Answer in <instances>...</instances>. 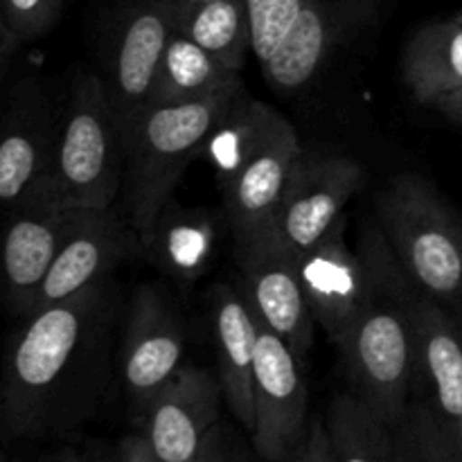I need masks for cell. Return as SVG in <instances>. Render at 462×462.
I'll return each mask as SVG.
<instances>
[{
	"label": "cell",
	"instance_id": "e0dca14e",
	"mask_svg": "<svg viewBox=\"0 0 462 462\" xmlns=\"http://www.w3.org/2000/svg\"><path fill=\"white\" fill-rule=\"evenodd\" d=\"M415 374L411 400L427 402L447 431L462 418V323L456 311L413 291Z\"/></svg>",
	"mask_w": 462,
	"mask_h": 462
},
{
	"label": "cell",
	"instance_id": "ac0fdd59",
	"mask_svg": "<svg viewBox=\"0 0 462 462\" xmlns=\"http://www.w3.org/2000/svg\"><path fill=\"white\" fill-rule=\"evenodd\" d=\"M346 226L343 217L320 242L298 255L311 314L334 343L346 337L368 291V266L359 251L347 246Z\"/></svg>",
	"mask_w": 462,
	"mask_h": 462
},
{
	"label": "cell",
	"instance_id": "836d02e7",
	"mask_svg": "<svg viewBox=\"0 0 462 462\" xmlns=\"http://www.w3.org/2000/svg\"><path fill=\"white\" fill-rule=\"evenodd\" d=\"M451 18H454V21H456V23H458V25H462V12H458V14H454V16H451Z\"/></svg>",
	"mask_w": 462,
	"mask_h": 462
},
{
	"label": "cell",
	"instance_id": "52a82bcc",
	"mask_svg": "<svg viewBox=\"0 0 462 462\" xmlns=\"http://www.w3.org/2000/svg\"><path fill=\"white\" fill-rule=\"evenodd\" d=\"M235 257L242 271L239 287L253 314L307 361L314 346L316 319L302 287L298 253L269 226L235 244Z\"/></svg>",
	"mask_w": 462,
	"mask_h": 462
},
{
	"label": "cell",
	"instance_id": "9c48e42d",
	"mask_svg": "<svg viewBox=\"0 0 462 462\" xmlns=\"http://www.w3.org/2000/svg\"><path fill=\"white\" fill-rule=\"evenodd\" d=\"M364 183V165L352 156L302 152L273 219V230L300 255L346 217L347 203Z\"/></svg>",
	"mask_w": 462,
	"mask_h": 462
},
{
	"label": "cell",
	"instance_id": "4dcf8cb0",
	"mask_svg": "<svg viewBox=\"0 0 462 462\" xmlns=\"http://www.w3.org/2000/svg\"><path fill=\"white\" fill-rule=\"evenodd\" d=\"M436 108L442 113V116L449 117L451 122H456V125H462V90H458V93H454V95H449V97H445L442 102H438Z\"/></svg>",
	"mask_w": 462,
	"mask_h": 462
},
{
	"label": "cell",
	"instance_id": "5b68a950",
	"mask_svg": "<svg viewBox=\"0 0 462 462\" xmlns=\"http://www.w3.org/2000/svg\"><path fill=\"white\" fill-rule=\"evenodd\" d=\"M126 140L99 75H81L59 120L52 183L61 206L102 210L122 189Z\"/></svg>",
	"mask_w": 462,
	"mask_h": 462
},
{
	"label": "cell",
	"instance_id": "603a6c76",
	"mask_svg": "<svg viewBox=\"0 0 462 462\" xmlns=\"http://www.w3.org/2000/svg\"><path fill=\"white\" fill-rule=\"evenodd\" d=\"M239 86V72L217 61L188 36L171 32L153 84L152 104L194 102Z\"/></svg>",
	"mask_w": 462,
	"mask_h": 462
},
{
	"label": "cell",
	"instance_id": "d6a6232c",
	"mask_svg": "<svg viewBox=\"0 0 462 462\" xmlns=\"http://www.w3.org/2000/svg\"><path fill=\"white\" fill-rule=\"evenodd\" d=\"M449 438H451V442H454L456 451H458V458L462 460V418L458 420V424H456V427L449 431Z\"/></svg>",
	"mask_w": 462,
	"mask_h": 462
},
{
	"label": "cell",
	"instance_id": "4fadbf2b",
	"mask_svg": "<svg viewBox=\"0 0 462 462\" xmlns=\"http://www.w3.org/2000/svg\"><path fill=\"white\" fill-rule=\"evenodd\" d=\"M79 210L61 206L54 185L9 212L3 248L5 293L18 319H27Z\"/></svg>",
	"mask_w": 462,
	"mask_h": 462
},
{
	"label": "cell",
	"instance_id": "2e32d148",
	"mask_svg": "<svg viewBox=\"0 0 462 462\" xmlns=\"http://www.w3.org/2000/svg\"><path fill=\"white\" fill-rule=\"evenodd\" d=\"M224 388L203 368L183 365L144 406V436L161 462H197L219 422Z\"/></svg>",
	"mask_w": 462,
	"mask_h": 462
},
{
	"label": "cell",
	"instance_id": "ffe728a7",
	"mask_svg": "<svg viewBox=\"0 0 462 462\" xmlns=\"http://www.w3.org/2000/svg\"><path fill=\"white\" fill-rule=\"evenodd\" d=\"M402 77L411 97L424 106L436 108L462 90V25L447 18L418 27L402 54Z\"/></svg>",
	"mask_w": 462,
	"mask_h": 462
},
{
	"label": "cell",
	"instance_id": "7a4b0ae2",
	"mask_svg": "<svg viewBox=\"0 0 462 462\" xmlns=\"http://www.w3.org/2000/svg\"><path fill=\"white\" fill-rule=\"evenodd\" d=\"M368 291L346 337L337 343L350 391L395 429L411 402L415 374V284L388 246L377 219L359 235Z\"/></svg>",
	"mask_w": 462,
	"mask_h": 462
},
{
	"label": "cell",
	"instance_id": "9a60e30c",
	"mask_svg": "<svg viewBox=\"0 0 462 462\" xmlns=\"http://www.w3.org/2000/svg\"><path fill=\"white\" fill-rule=\"evenodd\" d=\"M386 0H302L278 52L264 63L271 84L296 90L314 79L329 54L377 18Z\"/></svg>",
	"mask_w": 462,
	"mask_h": 462
},
{
	"label": "cell",
	"instance_id": "d590c367",
	"mask_svg": "<svg viewBox=\"0 0 462 462\" xmlns=\"http://www.w3.org/2000/svg\"><path fill=\"white\" fill-rule=\"evenodd\" d=\"M5 462H14V460H9V458H5ZM18 462V460H16Z\"/></svg>",
	"mask_w": 462,
	"mask_h": 462
},
{
	"label": "cell",
	"instance_id": "f1b7e54d",
	"mask_svg": "<svg viewBox=\"0 0 462 462\" xmlns=\"http://www.w3.org/2000/svg\"><path fill=\"white\" fill-rule=\"evenodd\" d=\"M197 462H253L244 447L228 433V429L217 424L203 440Z\"/></svg>",
	"mask_w": 462,
	"mask_h": 462
},
{
	"label": "cell",
	"instance_id": "6da1fadb",
	"mask_svg": "<svg viewBox=\"0 0 462 462\" xmlns=\"http://www.w3.org/2000/svg\"><path fill=\"white\" fill-rule=\"evenodd\" d=\"M116 287L93 284L23 319L3 379L9 438H39L79 422L106 383Z\"/></svg>",
	"mask_w": 462,
	"mask_h": 462
},
{
	"label": "cell",
	"instance_id": "83f0119b",
	"mask_svg": "<svg viewBox=\"0 0 462 462\" xmlns=\"http://www.w3.org/2000/svg\"><path fill=\"white\" fill-rule=\"evenodd\" d=\"M282 462H334L328 422H323V420H311L300 445Z\"/></svg>",
	"mask_w": 462,
	"mask_h": 462
},
{
	"label": "cell",
	"instance_id": "e575fe53",
	"mask_svg": "<svg viewBox=\"0 0 462 462\" xmlns=\"http://www.w3.org/2000/svg\"><path fill=\"white\" fill-rule=\"evenodd\" d=\"M456 314H458V319H460V323H462V298H460V305H458V310H456Z\"/></svg>",
	"mask_w": 462,
	"mask_h": 462
},
{
	"label": "cell",
	"instance_id": "5bb4252c",
	"mask_svg": "<svg viewBox=\"0 0 462 462\" xmlns=\"http://www.w3.org/2000/svg\"><path fill=\"white\" fill-rule=\"evenodd\" d=\"M185 343L183 320L170 298L156 287H140L131 298L120 352L122 383L135 409L144 411L183 368Z\"/></svg>",
	"mask_w": 462,
	"mask_h": 462
},
{
	"label": "cell",
	"instance_id": "8fae6325",
	"mask_svg": "<svg viewBox=\"0 0 462 462\" xmlns=\"http://www.w3.org/2000/svg\"><path fill=\"white\" fill-rule=\"evenodd\" d=\"M59 143V120L36 79L12 88L0 138V201L7 215L50 188Z\"/></svg>",
	"mask_w": 462,
	"mask_h": 462
},
{
	"label": "cell",
	"instance_id": "d6986e66",
	"mask_svg": "<svg viewBox=\"0 0 462 462\" xmlns=\"http://www.w3.org/2000/svg\"><path fill=\"white\" fill-rule=\"evenodd\" d=\"M212 334L217 350V377L224 388V400L237 422L253 431V373L260 323L253 314L239 284L219 282L210 291Z\"/></svg>",
	"mask_w": 462,
	"mask_h": 462
},
{
	"label": "cell",
	"instance_id": "cb8c5ba5",
	"mask_svg": "<svg viewBox=\"0 0 462 462\" xmlns=\"http://www.w3.org/2000/svg\"><path fill=\"white\" fill-rule=\"evenodd\" d=\"M328 431L334 462H395V433L352 391L329 404Z\"/></svg>",
	"mask_w": 462,
	"mask_h": 462
},
{
	"label": "cell",
	"instance_id": "7402d4cb",
	"mask_svg": "<svg viewBox=\"0 0 462 462\" xmlns=\"http://www.w3.org/2000/svg\"><path fill=\"white\" fill-rule=\"evenodd\" d=\"M174 32L188 36L217 61L239 72L253 50L246 0H170Z\"/></svg>",
	"mask_w": 462,
	"mask_h": 462
},
{
	"label": "cell",
	"instance_id": "d4e9b609",
	"mask_svg": "<svg viewBox=\"0 0 462 462\" xmlns=\"http://www.w3.org/2000/svg\"><path fill=\"white\" fill-rule=\"evenodd\" d=\"M395 433V462H462L449 431L427 402L411 400Z\"/></svg>",
	"mask_w": 462,
	"mask_h": 462
},
{
	"label": "cell",
	"instance_id": "f546056e",
	"mask_svg": "<svg viewBox=\"0 0 462 462\" xmlns=\"http://www.w3.org/2000/svg\"><path fill=\"white\" fill-rule=\"evenodd\" d=\"M113 462H161V460H158V456L153 454L152 445H149L144 433H131V436L122 438L120 440Z\"/></svg>",
	"mask_w": 462,
	"mask_h": 462
},
{
	"label": "cell",
	"instance_id": "ba28073f",
	"mask_svg": "<svg viewBox=\"0 0 462 462\" xmlns=\"http://www.w3.org/2000/svg\"><path fill=\"white\" fill-rule=\"evenodd\" d=\"M260 323V320H257ZM305 361L260 323L253 373V447L264 462H282L310 429Z\"/></svg>",
	"mask_w": 462,
	"mask_h": 462
},
{
	"label": "cell",
	"instance_id": "3957f363",
	"mask_svg": "<svg viewBox=\"0 0 462 462\" xmlns=\"http://www.w3.org/2000/svg\"><path fill=\"white\" fill-rule=\"evenodd\" d=\"M239 93L242 86L194 102L152 104L138 117L126 143L122 199L143 248L171 203L185 167L206 147Z\"/></svg>",
	"mask_w": 462,
	"mask_h": 462
},
{
	"label": "cell",
	"instance_id": "277c9868",
	"mask_svg": "<svg viewBox=\"0 0 462 462\" xmlns=\"http://www.w3.org/2000/svg\"><path fill=\"white\" fill-rule=\"evenodd\" d=\"M374 219L402 269L424 296L458 310L462 217L422 174L395 176L374 201Z\"/></svg>",
	"mask_w": 462,
	"mask_h": 462
},
{
	"label": "cell",
	"instance_id": "44dd1931",
	"mask_svg": "<svg viewBox=\"0 0 462 462\" xmlns=\"http://www.w3.org/2000/svg\"><path fill=\"white\" fill-rule=\"evenodd\" d=\"M219 224L215 215L197 208H165L143 255L176 282L201 278L215 257Z\"/></svg>",
	"mask_w": 462,
	"mask_h": 462
},
{
	"label": "cell",
	"instance_id": "4316f807",
	"mask_svg": "<svg viewBox=\"0 0 462 462\" xmlns=\"http://www.w3.org/2000/svg\"><path fill=\"white\" fill-rule=\"evenodd\" d=\"M251 12L253 52L264 66L287 39L302 0H246Z\"/></svg>",
	"mask_w": 462,
	"mask_h": 462
},
{
	"label": "cell",
	"instance_id": "1f68e13d",
	"mask_svg": "<svg viewBox=\"0 0 462 462\" xmlns=\"http://www.w3.org/2000/svg\"><path fill=\"white\" fill-rule=\"evenodd\" d=\"M41 462H93L88 458V456L79 454V451L70 449V447H63V449H57L52 451V454L45 456Z\"/></svg>",
	"mask_w": 462,
	"mask_h": 462
},
{
	"label": "cell",
	"instance_id": "8992f818",
	"mask_svg": "<svg viewBox=\"0 0 462 462\" xmlns=\"http://www.w3.org/2000/svg\"><path fill=\"white\" fill-rule=\"evenodd\" d=\"M174 32L170 0H125L113 16L104 50V88L125 140L152 106L153 84Z\"/></svg>",
	"mask_w": 462,
	"mask_h": 462
},
{
	"label": "cell",
	"instance_id": "30bf717a",
	"mask_svg": "<svg viewBox=\"0 0 462 462\" xmlns=\"http://www.w3.org/2000/svg\"><path fill=\"white\" fill-rule=\"evenodd\" d=\"M300 156L302 147L296 129L275 111L260 143L219 180L226 221L235 244L273 226Z\"/></svg>",
	"mask_w": 462,
	"mask_h": 462
},
{
	"label": "cell",
	"instance_id": "484cf974",
	"mask_svg": "<svg viewBox=\"0 0 462 462\" xmlns=\"http://www.w3.org/2000/svg\"><path fill=\"white\" fill-rule=\"evenodd\" d=\"M66 0H3V18H0V34H3V63L18 45L36 41L48 34L61 18Z\"/></svg>",
	"mask_w": 462,
	"mask_h": 462
},
{
	"label": "cell",
	"instance_id": "7c38bea8",
	"mask_svg": "<svg viewBox=\"0 0 462 462\" xmlns=\"http://www.w3.org/2000/svg\"><path fill=\"white\" fill-rule=\"evenodd\" d=\"M135 255H143V242L129 217L116 210V206L79 210L36 296L32 314L104 282L117 266Z\"/></svg>",
	"mask_w": 462,
	"mask_h": 462
}]
</instances>
